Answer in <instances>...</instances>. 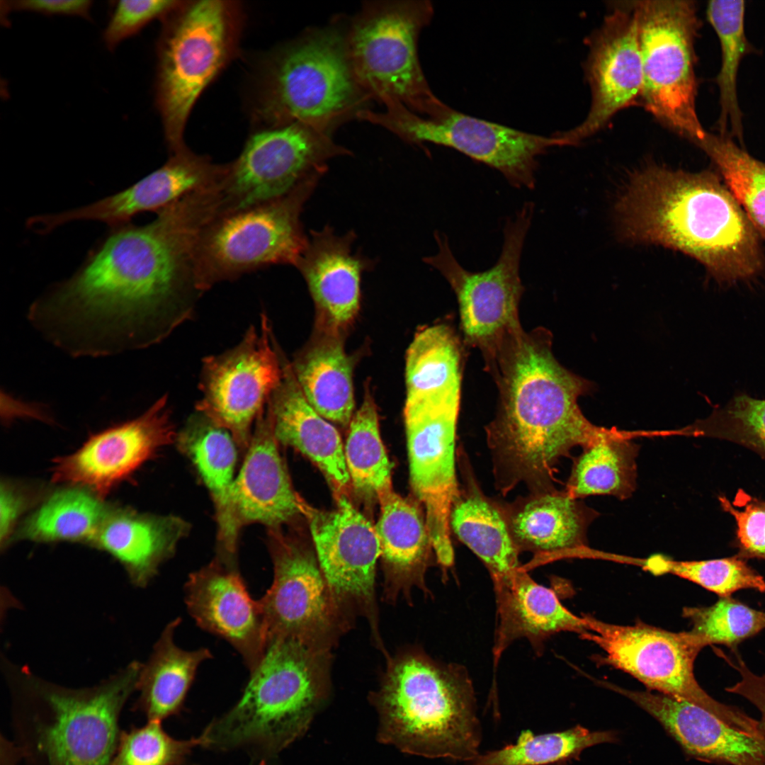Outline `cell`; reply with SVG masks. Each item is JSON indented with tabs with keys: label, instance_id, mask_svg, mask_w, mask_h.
Returning <instances> with one entry per match:
<instances>
[{
	"label": "cell",
	"instance_id": "obj_1",
	"mask_svg": "<svg viewBox=\"0 0 765 765\" xmlns=\"http://www.w3.org/2000/svg\"><path fill=\"white\" fill-rule=\"evenodd\" d=\"M157 213L144 225L116 229L33 302L28 318L47 340L74 357L112 355L157 344L193 317L207 210L187 195Z\"/></svg>",
	"mask_w": 765,
	"mask_h": 765
},
{
	"label": "cell",
	"instance_id": "obj_2",
	"mask_svg": "<svg viewBox=\"0 0 765 765\" xmlns=\"http://www.w3.org/2000/svg\"><path fill=\"white\" fill-rule=\"evenodd\" d=\"M552 341L545 328L526 332L521 327L485 361L499 391L497 412L485 431L496 487L504 496L521 483L530 492L555 488L559 460L604 429L591 424L578 405L591 382L557 361Z\"/></svg>",
	"mask_w": 765,
	"mask_h": 765
},
{
	"label": "cell",
	"instance_id": "obj_3",
	"mask_svg": "<svg viewBox=\"0 0 765 765\" xmlns=\"http://www.w3.org/2000/svg\"><path fill=\"white\" fill-rule=\"evenodd\" d=\"M622 237L661 245L701 263L720 282L763 268L759 234L720 175L656 165L635 172L616 204Z\"/></svg>",
	"mask_w": 765,
	"mask_h": 765
},
{
	"label": "cell",
	"instance_id": "obj_4",
	"mask_svg": "<svg viewBox=\"0 0 765 765\" xmlns=\"http://www.w3.org/2000/svg\"><path fill=\"white\" fill-rule=\"evenodd\" d=\"M372 698L380 742L428 758L470 761L478 755L474 689L459 665L404 652L390 659Z\"/></svg>",
	"mask_w": 765,
	"mask_h": 765
},
{
	"label": "cell",
	"instance_id": "obj_5",
	"mask_svg": "<svg viewBox=\"0 0 765 765\" xmlns=\"http://www.w3.org/2000/svg\"><path fill=\"white\" fill-rule=\"evenodd\" d=\"M330 650L292 638L269 641L236 704L200 735L201 746L278 752L310 726L329 691Z\"/></svg>",
	"mask_w": 765,
	"mask_h": 765
},
{
	"label": "cell",
	"instance_id": "obj_6",
	"mask_svg": "<svg viewBox=\"0 0 765 765\" xmlns=\"http://www.w3.org/2000/svg\"><path fill=\"white\" fill-rule=\"evenodd\" d=\"M141 668L132 663L89 689L38 686L35 703L15 720L23 756L32 765H109L120 740V713Z\"/></svg>",
	"mask_w": 765,
	"mask_h": 765
},
{
	"label": "cell",
	"instance_id": "obj_7",
	"mask_svg": "<svg viewBox=\"0 0 765 765\" xmlns=\"http://www.w3.org/2000/svg\"><path fill=\"white\" fill-rule=\"evenodd\" d=\"M346 30L312 29L274 55L262 106L273 126L300 123L331 133L368 108L371 98L353 74Z\"/></svg>",
	"mask_w": 765,
	"mask_h": 765
},
{
	"label": "cell",
	"instance_id": "obj_8",
	"mask_svg": "<svg viewBox=\"0 0 765 765\" xmlns=\"http://www.w3.org/2000/svg\"><path fill=\"white\" fill-rule=\"evenodd\" d=\"M427 0L369 1L346 30L355 77L369 97L382 103L397 101L423 116L443 103L422 71L418 40L433 17Z\"/></svg>",
	"mask_w": 765,
	"mask_h": 765
},
{
	"label": "cell",
	"instance_id": "obj_9",
	"mask_svg": "<svg viewBox=\"0 0 765 765\" xmlns=\"http://www.w3.org/2000/svg\"><path fill=\"white\" fill-rule=\"evenodd\" d=\"M323 174L310 176L281 198L214 218L196 248L198 289L203 293L217 283L273 265L295 266L309 240L300 214Z\"/></svg>",
	"mask_w": 765,
	"mask_h": 765
},
{
	"label": "cell",
	"instance_id": "obj_10",
	"mask_svg": "<svg viewBox=\"0 0 765 765\" xmlns=\"http://www.w3.org/2000/svg\"><path fill=\"white\" fill-rule=\"evenodd\" d=\"M642 57L641 98L664 125L696 146L707 135L696 112L695 40L701 27L692 1H635Z\"/></svg>",
	"mask_w": 765,
	"mask_h": 765
},
{
	"label": "cell",
	"instance_id": "obj_11",
	"mask_svg": "<svg viewBox=\"0 0 765 765\" xmlns=\"http://www.w3.org/2000/svg\"><path fill=\"white\" fill-rule=\"evenodd\" d=\"M234 23L228 2L197 1L182 6L162 35L157 103L172 153L186 147L183 133L191 110L230 55Z\"/></svg>",
	"mask_w": 765,
	"mask_h": 765
},
{
	"label": "cell",
	"instance_id": "obj_12",
	"mask_svg": "<svg viewBox=\"0 0 765 765\" xmlns=\"http://www.w3.org/2000/svg\"><path fill=\"white\" fill-rule=\"evenodd\" d=\"M385 111L367 109L359 118L390 130L412 144L431 142L450 147L499 171L516 188L535 187L538 157L555 146H567L560 135L532 134L458 111L443 103L423 116L397 101Z\"/></svg>",
	"mask_w": 765,
	"mask_h": 765
},
{
	"label": "cell",
	"instance_id": "obj_13",
	"mask_svg": "<svg viewBox=\"0 0 765 765\" xmlns=\"http://www.w3.org/2000/svg\"><path fill=\"white\" fill-rule=\"evenodd\" d=\"M579 634L606 653V661L632 675L650 690L694 703L731 726L754 736L759 721L742 710L720 703L698 684L693 664L704 642L692 632L673 633L642 623L620 625L584 616Z\"/></svg>",
	"mask_w": 765,
	"mask_h": 765
},
{
	"label": "cell",
	"instance_id": "obj_14",
	"mask_svg": "<svg viewBox=\"0 0 765 765\" xmlns=\"http://www.w3.org/2000/svg\"><path fill=\"white\" fill-rule=\"evenodd\" d=\"M533 205L527 203L504 227V242L496 264L472 272L454 256L448 238L435 233L438 251L424 261L438 270L453 289L458 303L463 343L491 358L503 339L521 328L518 305L524 290L519 274L521 254L530 228Z\"/></svg>",
	"mask_w": 765,
	"mask_h": 765
},
{
	"label": "cell",
	"instance_id": "obj_15",
	"mask_svg": "<svg viewBox=\"0 0 765 765\" xmlns=\"http://www.w3.org/2000/svg\"><path fill=\"white\" fill-rule=\"evenodd\" d=\"M347 154L330 133L300 123L256 132L228 164L221 183L222 214L281 198L310 176L324 173L330 159Z\"/></svg>",
	"mask_w": 765,
	"mask_h": 765
},
{
	"label": "cell",
	"instance_id": "obj_16",
	"mask_svg": "<svg viewBox=\"0 0 765 765\" xmlns=\"http://www.w3.org/2000/svg\"><path fill=\"white\" fill-rule=\"evenodd\" d=\"M268 544L273 579L259 600L267 644L292 638L330 650L348 628L350 616L334 596L317 557L298 541L283 536L280 528L268 529Z\"/></svg>",
	"mask_w": 765,
	"mask_h": 765
},
{
	"label": "cell",
	"instance_id": "obj_17",
	"mask_svg": "<svg viewBox=\"0 0 765 765\" xmlns=\"http://www.w3.org/2000/svg\"><path fill=\"white\" fill-rule=\"evenodd\" d=\"M460 392L406 402L404 418L409 480L424 509L437 562L450 567L454 552L449 525L451 504L458 489L455 434Z\"/></svg>",
	"mask_w": 765,
	"mask_h": 765
},
{
	"label": "cell",
	"instance_id": "obj_18",
	"mask_svg": "<svg viewBox=\"0 0 765 765\" xmlns=\"http://www.w3.org/2000/svg\"><path fill=\"white\" fill-rule=\"evenodd\" d=\"M283 375L266 314L259 328L251 325L233 348L203 359L200 399L196 410L227 430L236 443L247 448L252 425L265 409Z\"/></svg>",
	"mask_w": 765,
	"mask_h": 765
},
{
	"label": "cell",
	"instance_id": "obj_19",
	"mask_svg": "<svg viewBox=\"0 0 765 765\" xmlns=\"http://www.w3.org/2000/svg\"><path fill=\"white\" fill-rule=\"evenodd\" d=\"M336 499L332 511L305 505L317 559L340 606L349 616L356 612L366 617L380 645L375 580L381 552L375 526L345 494Z\"/></svg>",
	"mask_w": 765,
	"mask_h": 765
},
{
	"label": "cell",
	"instance_id": "obj_20",
	"mask_svg": "<svg viewBox=\"0 0 765 765\" xmlns=\"http://www.w3.org/2000/svg\"><path fill=\"white\" fill-rule=\"evenodd\" d=\"M171 416L165 395L137 418L91 436L76 451L57 459L53 480L102 497L176 440Z\"/></svg>",
	"mask_w": 765,
	"mask_h": 765
},
{
	"label": "cell",
	"instance_id": "obj_21",
	"mask_svg": "<svg viewBox=\"0 0 765 765\" xmlns=\"http://www.w3.org/2000/svg\"><path fill=\"white\" fill-rule=\"evenodd\" d=\"M589 111L579 125L561 133L575 145L596 133L642 92L643 75L635 3L618 6L596 35L588 62Z\"/></svg>",
	"mask_w": 765,
	"mask_h": 765
},
{
	"label": "cell",
	"instance_id": "obj_22",
	"mask_svg": "<svg viewBox=\"0 0 765 765\" xmlns=\"http://www.w3.org/2000/svg\"><path fill=\"white\" fill-rule=\"evenodd\" d=\"M184 592L197 625L229 642L253 672L266 652V626L261 604L250 596L237 565L216 556L189 575Z\"/></svg>",
	"mask_w": 765,
	"mask_h": 765
},
{
	"label": "cell",
	"instance_id": "obj_23",
	"mask_svg": "<svg viewBox=\"0 0 765 765\" xmlns=\"http://www.w3.org/2000/svg\"><path fill=\"white\" fill-rule=\"evenodd\" d=\"M227 169V164H216L185 147L127 189L77 209L45 215L42 224L47 231L76 220L119 227L140 212L157 211L188 193L218 184Z\"/></svg>",
	"mask_w": 765,
	"mask_h": 765
},
{
	"label": "cell",
	"instance_id": "obj_24",
	"mask_svg": "<svg viewBox=\"0 0 765 765\" xmlns=\"http://www.w3.org/2000/svg\"><path fill=\"white\" fill-rule=\"evenodd\" d=\"M270 408L256 420L247 452L232 489L239 528L259 523L268 529L304 516L305 502L295 491L278 448Z\"/></svg>",
	"mask_w": 765,
	"mask_h": 765
},
{
	"label": "cell",
	"instance_id": "obj_25",
	"mask_svg": "<svg viewBox=\"0 0 765 765\" xmlns=\"http://www.w3.org/2000/svg\"><path fill=\"white\" fill-rule=\"evenodd\" d=\"M653 716L688 754L731 765H765V740L730 725L687 701L616 686Z\"/></svg>",
	"mask_w": 765,
	"mask_h": 765
},
{
	"label": "cell",
	"instance_id": "obj_26",
	"mask_svg": "<svg viewBox=\"0 0 765 765\" xmlns=\"http://www.w3.org/2000/svg\"><path fill=\"white\" fill-rule=\"evenodd\" d=\"M502 506L520 552L535 555L531 567L577 555L585 548L587 528L596 516L594 509L557 489L530 492Z\"/></svg>",
	"mask_w": 765,
	"mask_h": 765
},
{
	"label": "cell",
	"instance_id": "obj_27",
	"mask_svg": "<svg viewBox=\"0 0 765 765\" xmlns=\"http://www.w3.org/2000/svg\"><path fill=\"white\" fill-rule=\"evenodd\" d=\"M311 238L295 266L332 331L349 324L359 307L362 273L372 260L352 252L353 232L339 236L329 226L312 231Z\"/></svg>",
	"mask_w": 765,
	"mask_h": 765
},
{
	"label": "cell",
	"instance_id": "obj_28",
	"mask_svg": "<svg viewBox=\"0 0 765 765\" xmlns=\"http://www.w3.org/2000/svg\"><path fill=\"white\" fill-rule=\"evenodd\" d=\"M458 489L449 515L451 534L484 563L497 586L512 579L522 569L502 504L482 490L462 448L457 450Z\"/></svg>",
	"mask_w": 765,
	"mask_h": 765
},
{
	"label": "cell",
	"instance_id": "obj_29",
	"mask_svg": "<svg viewBox=\"0 0 765 765\" xmlns=\"http://www.w3.org/2000/svg\"><path fill=\"white\" fill-rule=\"evenodd\" d=\"M275 437L312 461L324 473L335 495L350 487L344 448L336 429L308 402L291 365L283 361L281 380L267 402Z\"/></svg>",
	"mask_w": 765,
	"mask_h": 765
},
{
	"label": "cell",
	"instance_id": "obj_30",
	"mask_svg": "<svg viewBox=\"0 0 765 765\" xmlns=\"http://www.w3.org/2000/svg\"><path fill=\"white\" fill-rule=\"evenodd\" d=\"M176 442L197 470L214 503L217 555L236 560L240 528L232 503L237 459L234 439L227 430L196 411L177 433Z\"/></svg>",
	"mask_w": 765,
	"mask_h": 765
},
{
	"label": "cell",
	"instance_id": "obj_31",
	"mask_svg": "<svg viewBox=\"0 0 765 765\" xmlns=\"http://www.w3.org/2000/svg\"><path fill=\"white\" fill-rule=\"evenodd\" d=\"M189 529L188 522L178 516L110 509L92 544L113 555L132 582L144 586L174 555Z\"/></svg>",
	"mask_w": 765,
	"mask_h": 765
},
{
	"label": "cell",
	"instance_id": "obj_32",
	"mask_svg": "<svg viewBox=\"0 0 765 765\" xmlns=\"http://www.w3.org/2000/svg\"><path fill=\"white\" fill-rule=\"evenodd\" d=\"M375 526L386 569L384 596L409 598L414 588L426 593L425 572L434 552L425 515L419 505L393 492L379 502Z\"/></svg>",
	"mask_w": 765,
	"mask_h": 765
},
{
	"label": "cell",
	"instance_id": "obj_33",
	"mask_svg": "<svg viewBox=\"0 0 765 765\" xmlns=\"http://www.w3.org/2000/svg\"><path fill=\"white\" fill-rule=\"evenodd\" d=\"M499 624L495 659L509 644L526 638L536 646L561 631L582 633L583 617L569 611L550 589L536 582L523 568L508 582L494 587Z\"/></svg>",
	"mask_w": 765,
	"mask_h": 765
},
{
	"label": "cell",
	"instance_id": "obj_34",
	"mask_svg": "<svg viewBox=\"0 0 765 765\" xmlns=\"http://www.w3.org/2000/svg\"><path fill=\"white\" fill-rule=\"evenodd\" d=\"M181 620L177 618L166 625L148 662L142 665L138 703L149 720L161 721L176 713L200 665L212 657L208 648L186 650L176 644L174 633Z\"/></svg>",
	"mask_w": 765,
	"mask_h": 765
},
{
	"label": "cell",
	"instance_id": "obj_35",
	"mask_svg": "<svg viewBox=\"0 0 765 765\" xmlns=\"http://www.w3.org/2000/svg\"><path fill=\"white\" fill-rule=\"evenodd\" d=\"M638 448L623 432L604 429L574 460L565 491L571 497L628 498L636 482Z\"/></svg>",
	"mask_w": 765,
	"mask_h": 765
},
{
	"label": "cell",
	"instance_id": "obj_36",
	"mask_svg": "<svg viewBox=\"0 0 765 765\" xmlns=\"http://www.w3.org/2000/svg\"><path fill=\"white\" fill-rule=\"evenodd\" d=\"M291 366L307 400L322 416L342 426L351 422L352 368L340 340L333 334L320 341Z\"/></svg>",
	"mask_w": 765,
	"mask_h": 765
},
{
	"label": "cell",
	"instance_id": "obj_37",
	"mask_svg": "<svg viewBox=\"0 0 765 765\" xmlns=\"http://www.w3.org/2000/svg\"><path fill=\"white\" fill-rule=\"evenodd\" d=\"M463 347L448 323L418 331L406 356V402L460 392Z\"/></svg>",
	"mask_w": 765,
	"mask_h": 765
},
{
	"label": "cell",
	"instance_id": "obj_38",
	"mask_svg": "<svg viewBox=\"0 0 765 765\" xmlns=\"http://www.w3.org/2000/svg\"><path fill=\"white\" fill-rule=\"evenodd\" d=\"M744 1H710L707 19L720 45L721 64L715 81L719 89L720 115L715 128L718 134L743 143V114L737 95V75L743 58L758 50L747 38Z\"/></svg>",
	"mask_w": 765,
	"mask_h": 765
},
{
	"label": "cell",
	"instance_id": "obj_39",
	"mask_svg": "<svg viewBox=\"0 0 765 765\" xmlns=\"http://www.w3.org/2000/svg\"><path fill=\"white\" fill-rule=\"evenodd\" d=\"M110 508L91 490L55 492L23 523L19 538L38 542L93 543Z\"/></svg>",
	"mask_w": 765,
	"mask_h": 765
},
{
	"label": "cell",
	"instance_id": "obj_40",
	"mask_svg": "<svg viewBox=\"0 0 765 765\" xmlns=\"http://www.w3.org/2000/svg\"><path fill=\"white\" fill-rule=\"evenodd\" d=\"M368 391L351 420L344 455L351 485L361 496L379 503L394 492L392 465L381 439L376 406Z\"/></svg>",
	"mask_w": 765,
	"mask_h": 765
},
{
	"label": "cell",
	"instance_id": "obj_41",
	"mask_svg": "<svg viewBox=\"0 0 765 765\" xmlns=\"http://www.w3.org/2000/svg\"><path fill=\"white\" fill-rule=\"evenodd\" d=\"M616 741L613 731H590L580 725L539 735L525 730L521 732L516 744L478 754L470 765L562 764L578 759L582 752L589 747Z\"/></svg>",
	"mask_w": 765,
	"mask_h": 765
},
{
	"label": "cell",
	"instance_id": "obj_42",
	"mask_svg": "<svg viewBox=\"0 0 765 765\" xmlns=\"http://www.w3.org/2000/svg\"><path fill=\"white\" fill-rule=\"evenodd\" d=\"M698 147L715 164L759 235L765 238V163L729 136L708 132Z\"/></svg>",
	"mask_w": 765,
	"mask_h": 765
},
{
	"label": "cell",
	"instance_id": "obj_43",
	"mask_svg": "<svg viewBox=\"0 0 765 765\" xmlns=\"http://www.w3.org/2000/svg\"><path fill=\"white\" fill-rule=\"evenodd\" d=\"M653 574H672L694 582L720 597L751 589L765 592V580L737 555L699 561H677L657 555L640 560Z\"/></svg>",
	"mask_w": 765,
	"mask_h": 765
},
{
	"label": "cell",
	"instance_id": "obj_44",
	"mask_svg": "<svg viewBox=\"0 0 765 765\" xmlns=\"http://www.w3.org/2000/svg\"><path fill=\"white\" fill-rule=\"evenodd\" d=\"M686 435L726 441L746 448L765 461V400L741 394L684 429Z\"/></svg>",
	"mask_w": 765,
	"mask_h": 765
},
{
	"label": "cell",
	"instance_id": "obj_45",
	"mask_svg": "<svg viewBox=\"0 0 765 765\" xmlns=\"http://www.w3.org/2000/svg\"><path fill=\"white\" fill-rule=\"evenodd\" d=\"M684 614L693 624L691 632L706 646L721 644L733 651L740 642L765 629V612L731 596L720 597L710 606L685 608Z\"/></svg>",
	"mask_w": 765,
	"mask_h": 765
},
{
	"label": "cell",
	"instance_id": "obj_46",
	"mask_svg": "<svg viewBox=\"0 0 765 765\" xmlns=\"http://www.w3.org/2000/svg\"><path fill=\"white\" fill-rule=\"evenodd\" d=\"M160 722L149 720L122 732L109 765H181L194 747L201 746L200 737L181 740L169 736Z\"/></svg>",
	"mask_w": 765,
	"mask_h": 765
},
{
	"label": "cell",
	"instance_id": "obj_47",
	"mask_svg": "<svg viewBox=\"0 0 765 765\" xmlns=\"http://www.w3.org/2000/svg\"><path fill=\"white\" fill-rule=\"evenodd\" d=\"M718 501L735 521L737 555L765 560V500L739 489L732 502L725 495H720Z\"/></svg>",
	"mask_w": 765,
	"mask_h": 765
},
{
	"label": "cell",
	"instance_id": "obj_48",
	"mask_svg": "<svg viewBox=\"0 0 765 765\" xmlns=\"http://www.w3.org/2000/svg\"><path fill=\"white\" fill-rule=\"evenodd\" d=\"M171 0H122L117 2L103 33V41L109 51L135 35L152 21L164 16L179 6Z\"/></svg>",
	"mask_w": 765,
	"mask_h": 765
},
{
	"label": "cell",
	"instance_id": "obj_49",
	"mask_svg": "<svg viewBox=\"0 0 765 765\" xmlns=\"http://www.w3.org/2000/svg\"><path fill=\"white\" fill-rule=\"evenodd\" d=\"M1 11H28L45 16H74L90 21L93 1L90 0L1 1Z\"/></svg>",
	"mask_w": 765,
	"mask_h": 765
},
{
	"label": "cell",
	"instance_id": "obj_50",
	"mask_svg": "<svg viewBox=\"0 0 765 765\" xmlns=\"http://www.w3.org/2000/svg\"><path fill=\"white\" fill-rule=\"evenodd\" d=\"M735 652V658L731 659L721 650H717L716 652L723 658L731 667L735 669L740 675V681L732 686L725 688L731 693L737 694L745 698L754 705L761 713L760 727L765 735V675L759 676L754 674L746 665L741 657Z\"/></svg>",
	"mask_w": 765,
	"mask_h": 765
},
{
	"label": "cell",
	"instance_id": "obj_51",
	"mask_svg": "<svg viewBox=\"0 0 765 765\" xmlns=\"http://www.w3.org/2000/svg\"><path fill=\"white\" fill-rule=\"evenodd\" d=\"M0 538L1 545L9 538L11 531L29 502L23 489L10 482L1 484Z\"/></svg>",
	"mask_w": 765,
	"mask_h": 765
}]
</instances>
